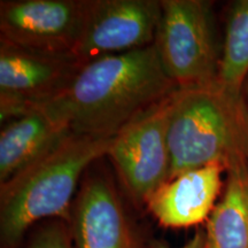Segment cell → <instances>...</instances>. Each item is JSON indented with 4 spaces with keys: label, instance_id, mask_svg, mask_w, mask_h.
<instances>
[{
    "label": "cell",
    "instance_id": "6da1fadb",
    "mask_svg": "<svg viewBox=\"0 0 248 248\" xmlns=\"http://www.w3.org/2000/svg\"><path fill=\"white\" fill-rule=\"evenodd\" d=\"M177 89L152 44L85 62L67 89L45 108L71 132L108 139Z\"/></svg>",
    "mask_w": 248,
    "mask_h": 248
},
{
    "label": "cell",
    "instance_id": "7a4b0ae2",
    "mask_svg": "<svg viewBox=\"0 0 248 248\" xmlns=\"http://www.w3.org/2000/svg\"><path fill=\"white\" fill-rule=\"evenodd\" d=\"M111 138L70 132L54 147L4 184H0V237L4 248H16L37 222L69 223L74 195L86 170L107 156Z\"/></svg>",
    "mask_w": 248,
    "mask_h": 248
},
{
    "label": "cell",
    "instance_id": "3957f363",
    "mask_svg": "<svg viewBox=\"0 0 248 248\" xmlns=\"http://www.w3.org/2000/svg\"><path fill=\"white\" fill-rule=\"evenodd\" d=\"M171 170L179 173L209 164L226 170L248 163V105L218 80L177 89L168 121Z\"/></svg>",
    "mask_w": 248,
    "mask_h": 248
},
{
    "label": "cell",
    "instance_id": "277c9868",
    "mask_svg": "<svg viewBox=\"0 0 248 248\" xmlns=\"http://www.w3.org/2000/svg\"><path fill=\"white\" fill-rule=\"evenodd\" d=\"M154 47L166 75L178 89L217 79V53L212 5L203 0H161Z\"/></svg>",
    "mask_w": 248,
    "mask_h": 248
},
{
    "label": "cell",
    "instance_id": "5b68a950",
    "mask_svg": "<svg viewBox=\"0 0 248 248\" xmlns=\"http://www.w3.org/2000/svg\"><path fill=\"white\" fill-rule=\"evenodd\" d=\"M172 93L132 119L111 138L107 156L126 192L139 203H146L170 178L168 121Z\"/></svg>",
    "mask_w": 248,
    "mask_h": 248
},
{
    "label": "cell",
    "instance_id": "8992f818",
    "mask_svg": "<svg viewBox=\"0 0 248 248\" xmlns=\"http://www.w3.org/2000/svg\"><path fill=\"white\" fill-rule=\"evenodd\" d=\"M82 64L74 54L44 53L0 39V122L47 106Z\"/></svg>",
    "mask_w": 248,
    "mask_h": 248
},
{
    "label": "cell",
    "instance_id": "52a82bcc",
    "mask_svg": "<svg viewBox=\"0 0 248 248\" xmlns=\"http://www.w3.org/2000/svg\"><path fill=\"white\" fill-rule=\"evenodd\" d=\"M91 0H2L0 39L51 54H74Z\"/></svg>",
    "mask_w": 248,
    "mask_h": 248
},
{
    "label": "cell",
    "instance_id": "ba28073f",
    "mask_svg": "<svg viewBox=\"0 0 248 248\" xmlns=\"http://www.w3.org/2000/svg\"><path fill=\"white\" fill-rule=\"evenodd\" d=\"M161 0H91L74 55L82 62L147 47L154 43Z\"/></svg>",
    "mask_w": 248,
    "mask_h": 248
},
{
    "label": "cell",
    "instance_id": "9c48e42d",
    "mask_svg": "<svg viewBox=\"0 0 248 248\" xmlns=\"http://www.w3.org/2000/svg\"><path fill=\"white\" fill-rule=\"evenodd\" d=\"M69 226L75 248H138L114 184L101 173L83 179Z\"/></svg>",
    "mask_w": 248,
    "mask_h": 248
},
{
    "label": "cell",
    "instance_id": "30bf717a",
    "mask_svg": "<svg viewBox=\"0 0 248 248\" xmlns=\"http://www.w3.org/2000/svg\"><path fill=\"white\" fill-rule=\"evenodd\" d=\"M221 164L191 169L166 182L152 194L146 206L160 224L183 229L209 218L222 190Z\"/></svg>",
    "mask_w": 248,
    "mask_h": 248
},
{
    "label": "cell",
    "instance_id": "8fae6325",
    "mask_svg": "<svg viewBox=\"0 0 248 248\" xmlns=\"http://www.w3.org/2000/svg\"><path fill=\"white\" fill-rule=\"evenodd\" d=\"M71 131L47 108H37L2 124L0 132V184L22 171Z\"/></svg>",
    "mask_w": 248,
    "mask_h": 248
},
{
    "label": "cell",
    "instance_id": "7c38bea8",
    "mask_svg": "<svg viewBox=\"0 0 248 248\" xmlns=\"http://www.w3.org/2000/svg\"><path fill=\"white\" fill-rule=\"evenodd\" d=\"M226 175L224 193L207 219L204 248H248V163Z\"/></svg>",
    "mask_w": 248,
    "mask_h": 248
},
{
    "label": "cell",
    "instance_id": "4fadbf2b",
    "mask_svg": "<svg viewBox=\"0 0 248 248\" xmlns=\"http://www.w3.org/2000/svg\"><path fill=\"white\" fill-rule=\"evenodd\" d=\"M248 78V0L231 5L219 59L217 80L235 94H244Z\"/></svg>",
    "mask_w": 248,
    "mask_h": 248
},
{
    "label": "cell",
    "instance_id": "5bb4252c",
    "mask_svg": "<svg viewBox=\"0 0 248 248\" xmlns=\"http://www.w3.org/2000/svg\"><path fill=\"white\" fill-rule=\"evenodd\" d=\"M69 223L54 219L39 228L28 248H75Z\"/></svg>",
    "mask_w": 248,
    "mask_h": 248
},
{
    "label": "cell",
    "instance_id": "9a60e30c",
    "mask_svg": "<svg viewBox=\"0 0 248 248\" xmlns=\"http://www.w3.org/2000/svg\"><path fill=\"white\" fill-rule=\"evenodd\" d=\"M206 246V232L203 229H198L193 237L181 248H204Z\"/></svg>",
    "mask_w": 248,
    "mask_h": 248
},
{
    "label": "cell",
    "instance_id": "2e32d148",
    "mask_svg": "<svg viewBox=\"0 0 248 248\" xmlns=\"http://www.w3.org/2000/svg\"><path fill=\"white\" fill-rule=\"evenodd\" d=\"M244 95H245V99H246L247 105H248V78L246 80V84H245V88H244Z\"/></svg>",
    "mask_w": 248,
    "mask_h": 248
}]
</instances>
